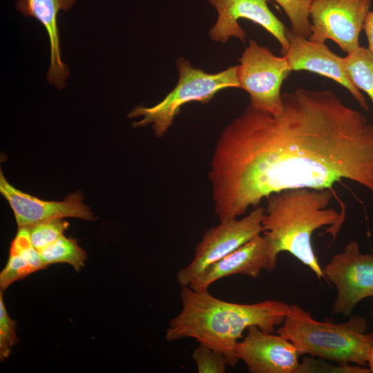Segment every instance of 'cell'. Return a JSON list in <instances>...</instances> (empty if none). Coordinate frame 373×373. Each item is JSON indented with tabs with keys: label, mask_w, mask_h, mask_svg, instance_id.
Masks as SVG:
<instances>
[{
	"label": "cell",
	"mask_w": 373,
	"mask_h": 373,
	"mask_svg": "<svg viewBox=\"0 0 373 373\" xmlns=\"http://www.w3.org/2000/svg\"><path fill=\"white\" fill-rule=\"evenodd\" d=\"M182 309L169 322L168 342L192 338L199 344L221 352L228 365L240 361L235 347L251 326L273 333L284 321L290 305L277 300L242 304L220 300L208 290L196 291L189 286L180 290Z\"/></svg>",
	"instance_id": "7a4b0ae2"
},
{
	"label": "cell",
	"mask_w": 373,
	"mask_h": 373,
	"mask_svg": "<svg viewBox=\"0 0 373 373\" xmlns=\"http://www.w3.org/2000/svg\"><path fill=\"white\" fill-rule=\"evenodd\" d=\"M341 323L319 321L300 306L290 305L276 332L291 342L301 355L308 354L337 363L367 365L373 333L366 332L365 319L352 315Z\"/></svg>",
	"instance_id": "277c9868"
},
{
	"label": "cell",
	"mask_w": 373,
	"mask_h": 373,
	"mask_svg": "<svg viewBox=\"0 0 373 373\" xmlns=\"http://www.w3.org/2000/svg\"><path fill=\"white\" fill-rule=\"evenodd\" d=\"M363 30L365 31L367 39V48L373 53V10H370L367 12L364 21Z\"/></svg>",
	"instance_id": "cb8c5ba5"
},
{
	"label": "cell",
	"mask_w": 373,
	"mask_h": 373,
	"mask_svg": "<svg viewBox=\"0 0 373 373\" xmlns=\"http://www.w3.org/2000/svg\"><path fill=\"white\" fill-rule=\"evenodd\" d=\"M285 11L296 35L309 38L311 35L309 9L312 0H274Z\"/></svg>",
	"instance_id": "d6986e66"
},
{
	"label": "cell",
	"mask_w": 373,
	"mask_h": 373,
	"mask_svg": "<svg viewBox=\"0 0 373 373\" xmlns=\"http://www.w3.org/2000/svg\"><path fill=\"white\" fill-rule=\"evenodd\" d=\"M289 43L284 55L291 70H307L328 77L345 87L365 111L369 106L366 99L353 84L345 68L343 57L333 52L325 42L309 40L286 28Z\"/></svg>",
	"instance_id": "7c38bea8"
},
{
	"label": "cell",
	"mask_w": 373,
	"mask_h": 373,
	"mask_svg": "<svg viewBox=\"0 0 373 373\" xmlns=\"http://www.w3.org/2000/svg\"><path fill=\"white\" fill-rule=\"evenodd\" d=\"M345 70L360 90L365 92L373 104V53L363 46L343 57Z\"/></svg>",
	"instance_id": "e0dca14e"
},
{
	"label": "cell",
	"mask_w": 373,
	"mask_h": 373,
	"mask_svg": "<svg viewBox=\"0 0 373 373\" xmlns=\"http://www.w3.org/2000/svg\"><path fill=\"white\" fill-rule=\"evenodd\" d=\"M75 0H17L16 8L25 17L37 19L45 28L50 42V66L47 81L59 89L66 85L69 68L61 56L57 16L61 10H69Z\"/></svg>",
	"instance_id": "9a60e30c"
},
{
	"label": "cell",
	"mask_w": 373,
	"mask_h": 373,
	"mask_svg": "<svg viewBox=\"0 0 373 373\" xmlns=\"http://www.w3.org/2000/svg\"><path fill=\"white\" fill-rule=\"evenodd\" d=\"M372 0H312L311 41L331 39L347 54L360 47L359 37Z\"/></svg>",
	"instance_id": "9c48e42d"
},
{
	"label": "cell",
	"mask_w": 373,
	"mask_h": 373,
	"mask_svg": "<svg viewBox=\"0 0 373 373\" xmlns=\"http://www.w3.org/2000/svg\"><path fill=\"white\" fill-rule=\"evenodd\" d=\"M269 0H207L216 10L217 21L209 31L214 42L227 43L231 37L244 42L246 34L238 21L246 19L258 23L274 36L284 56L289 46L284 24L267 6Z\"/></svg>",
	"instance_id": "30bf717a"
},
{
	"label": "cell",
	"mask_w": 373,
	"mask_h": 373,
	"mask_svg": "<svg viewBox=\"0 0 373 373\" xmlns=\"http://www.w3.org/2000/svg\"><path fill=\"white\" fill-rule=\"evenodd\" d=\"M306 372H343V373H370V370L364 366L349 363H338L337 365H332L322 358H315L310 356L305 358L296 372V373Z\"/></svg>",
	"instance_id": "7402d4cb"
},
{
	"label": "cell",
	"mask_w": 373,
	"mask_h": 373,
	"mask_svg": "<svg viewBox=\"0 0 373 373\" xmlns=\"http://www.w3.org/2000/svg\"><path fill=\"white\" fill-rule=\"evenodd\" d=\"M62 218H53L29 226L30 240L37 250L40 251L64 236L69 223Z\"/></svg>",
	"instance_id": "ffe728a7"
},
{
	"label": "cell",
	"mask_w": 373,
	"mask_h": 373,
	"mask_svg": "<svg viewBox=\"0 0 373 373\" xmlns=\"http://www.w3.org/2000/svg\"><path fill=\"white\" fill-rule=\"evenodd\" d=\"M239 61L240 88L249 93L250 106L273 115L280 114L283 111L281 86L292 71L286 57L274 55L249 39Z\"/></svg>",
	"instance_id": "8992f818"
},
{
	"label": "cell",
	"mask_w": 373,
	"mask_h": 373,
	"mask_svg": "<svg viewBox=\"0 0 373 373\" xmlns=\"http://www.w3.org/2000/svg\"><path fill=\"white\" fill-rule=\"evenodd\" d=\"M282 102L277 115L248 106L220 134L208 173L220 221L287 189H332L345 179L373 192V125L365 115L328 90L297 88Z\"/></svg>",
	"instance_id": "6da1fadb"
},
{
	"label": "cell",
	"mask_w": 373,
	"mask_h": 373,
	"mask_svg": "<svg viewBox=\"0 0 373 373\" xmlns=\"http://www.w3.org/2000/svg\"><path fill=\"white\" fill-rule=\"evenodd\" d=\"M46 268L40 253L32 245L29 226L19 227L12 240L6 265L0 274V287L6 289L12 283Z\"/></svg>",
	"instance_id": "2e32d148"
},
{
	"label": "cell",
	"mask_w": 373,
	"mask_h": 373,
	"mask_svg": "<svg viewBox=\"0 0 373 373\" xmlns=\"http://www.w3.org/2000/svg\"><path fill=\"white\" fill-rule=\"evenodd\" d=\"M323 271L337 291L332 314L350 317L361 300L373 296V254L361 252L355 240L334 255Z\"/></svg>",
	"instance_id": "ba28073f"
},
{
	"label": "cell",
	"mask_w": 373,
	"mask_h": 373,
	"mask_svg": "<svg viewBox=\"0 0 373 373\" xmlns=\"http://www.w3.org/2000/svg\"><path fill=\"white\" fill-rule=\"evenodd\" d=\"M236 344V354L251 373H296L301 355L289 340L251 326Z\"/></svg>",
	"instance_id": "8fae6325"
},
{
	"label": "cell",
	"mask_w": 373,
	"mask_h": 373,
	"mask_svg": "<svg viewBox=\"0 0 373 373\" xmlns=\"http://www.w3.org/2000/svg\"><path fill=\"white\" fill-rule=\"evenodd\" d=\"M15 321L7 313L3 293H0V359L9 357L13 346L19 342L15 334Z\"/></svg>",
	"instance_id": "603a6c76"
},
{
	"label": "cell",
	"mask_w": 373,
	"mask_h": 373,
	"mask_svg": "<svg viewBox=\"0 0 373 373\" xmlns=\"http://www.w3.org/2000/svg\"><path fill=\"white\" fill-rule=\"evenodd\" d=\"M0 192L12 208L18 227L57 218L73 217L89 221L97 218L83 203L80 191L68 194L62 201L41 200L15 188L1 171Z\"/></svg>",
	"instance_id": "4fadbf2b"
},
{
	"label": "cell",
	"mask_w": 373,
	"mask_h": 373,
	"mask_svg": "<svg viewBox=\"0 0 373 373\" xmlns=\"http://www.w3.org/2000/svg\"><path fill=\"white\" fill-rule=\"evenodd\" d=\"M192 358L198 373H224L228 365L223 354L201 344L193 350Z\"/></svg>",
	"instance_id": "44dd1931"
},
{
	"label": "cell",
	"mask_w": 373,
	"mask_h": 373,
	"mask_svg": "<svg viewBox=\"0 0 373 373\" xmlns=\"http://www.w3.org/2000/svg\"><path fill=\"white\" fill-rule=\"evenodd\" d=\"M39 253L45 267L51 264L66 262L79 271L86 260V252L78 245L77 240L64 236L44 248Z\"/></svg>",
	"instance_id": "ac0fdd59"
},
{
	"label": "cell",
	"mask_w": 373,
	"mask_h": 373,
	"mask_svg": "<svg viewBox=\"0 0 373 373\" xmlns=\"http://www.w3.org/2000/svg\"><path fill=\"white\" fill-rule=\"evenodd\" d=\"M278 255L266 236L258 235L212 264L189 287L205 291L217 280L233 275L256 278L263 269H274Z\"/></svg>",
	"instance_id": "5bb4252c"
},
{
	"label": "cell",
	"mask_w": 373,
	"mask_h": 373,
	"mask_svg": "<svg viewBox=\"0 0 373 373\" xmlns=\"http://www.w3.org/2000/svg\"><path fill=\"white\" fill-rule=\"evenodd\" d=\"M179 73L178 84L159 103L151 106H138L128 114V118L142 117L132 123L134 128L151 124L157 137H162L172 126L181 107L191 102L208 104L220 90L227 88H240L238 66H231L217 73H208L194 68L184 57L176 61Z\"/></svg>",
	"instance_id": "5b68a950"
},
{
	"label": "cell",
	"mask_w": 373,
	"mask_h": 373,
	"mask_svg": "<svg viewBox=\"0 0 373 373\" xmlns=\"http://www.w3.org/2000/svg\"><path fill=\"white\" fill-rule=\"evenodd\" d=\"M264 213L265 209L258 206L242 218L220 221L207 229L195 248L193 260L178 271V284L189 286L212 264L260 235Z\"/></svg>",
	"instance_id": "52a82bcc"
},
{
	"label": "cell",
	"mask_w": 373,
	"mask_h": 373,
	"mask_svg": "<svg viewBox=\"0 0 373 373\" xmlns=\"http://www.w3.org/2000/svg\"><path fill=\"white\" fill-rule=\"evenodd\" d=\"M367 365L370 372L373 373V343L370 347L368 356H367Z\"/></svg>",
	"instance_id": "d4e9b609"
},
{
	"label": "cell",
	"mask_w": 373,
	"mask_h": 373,
	"mask_svg": "<svg viewBox=\"0 0 373 373\" xmlns=\"http://www.w3.org/2000/svg\"><path fill=\"white\" fill-rule=\"evenodd\" d=\"M330 189H287L267 198L262 221L263 235L278 254L287 251L321 280L325 276L312 245V233L324 226L341 223V216L327 208Z\"/></svg>",
	"instance_id": "3957f363"
}]
</instances>
